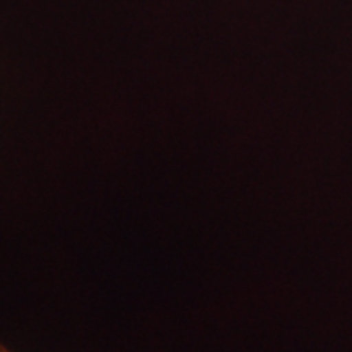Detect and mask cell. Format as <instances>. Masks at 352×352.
<instances>
[{"instance_id":"6da1fadb","label":"cell","mask_w":352,"mask_h":352,"mask_svg":"<svg viewBox=\"0 0 352 352\" xmlns=\"http://www.w3.org/2000/svg\"><path fill=\"white\" fill-rule=\"evenodd\" d=\"M0 352H13L12 349H8L7 346H3V344H0Z\"/></svg>"}]
</instances>
